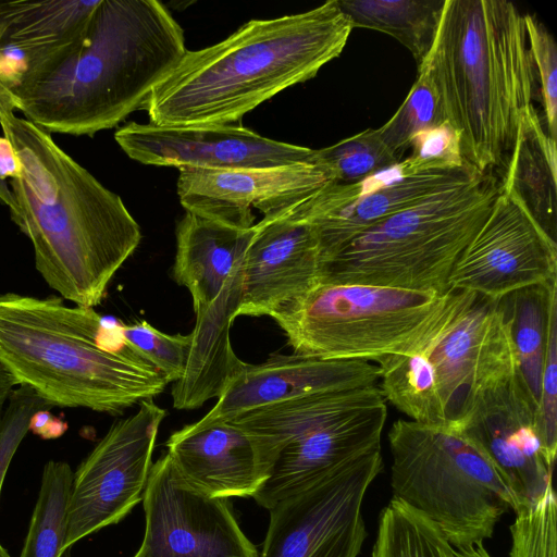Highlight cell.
<instances>
[{"label": "cell", "mask_w": 557, "mask_h": 557, "mask_svg": "<svg viewBox=\"0 0 557 557\" xmlns=\"http://www.w3.org/2000/svg\"><path fill=\"white\" fill-rule=\"evenodd\" d=\"M318 162L331 183H354L400 162L382 140L377 128H368L330 147L317 150Z\"/></svg>", "instance_id": "obj_30"}, {"label": "cell", "mask_w": 557, "mask_h": 557, "mask_svg": "<svg viewBox=\"0 0 557 557\" xmlns=\"http://www.w3.org/2000/svg\"><path fill=\"white\" fill-rule=\"evenodd\" d=\"M319 235L289 213L255 224L243 264L238 315H271L320 283Z\"/></svg>", "instance_id": "obj_19"}, {"label": "cell", "mask_w": 557, "mask_h": 557, "mask_svg": "<svg viewBox=\"0 0 557 557\" xmlns=\"http://www.w3.org/2000/svg\"><path fill=\"white\" fill-rule=\"evenodd\" d=\"M141 502L145 534L133 557H259L228 499L191 487L168 453L152 463Z\"/></svg>", "instance_id": "obj_13"}, {"label": "cell", "mask_w": 557, "mask_h": 557, "mask_svg": "<svg viewBox=\"0 0 557 557\" xmlns=\"http://www.w3.org/2000/svg\"><path fill=\"white\" fill-rule=\"evenodd\" d=\"M14 386H16V384L13 377L3 367L0 366V417L11 392L14 389Z\"/></svg>", "instance_id": "obj_40"}, {"label": "cell", "mask_w": 557, "mask_h": 557, "mask_svg": "<svg viewBox=\"0 0 557 557\" xmlns=\"http://www.w3.org/2000/svg\"><path fill=\"white\" fill-rule=\"evenodd\" d=\"M0 557H12L9 552L0 543Z\"/></svg>", "instance_id": "obj_43"}, {"label": "cell", "mask_w": 557, "mask_h": 557, "mask_svg": "<svg viewBox=\"0 0 557 557\" xmlns=\"http://www.w3.org/2000/svg\"><path fill=\"white\" fill-rule=\"evenodd\" d=\"M557 148L534 106L518 127L505 169L502 191L512 197L536 224L556 242Z\"/></svg>", "instance_id": "obj_25"}, {"label": "cell", "mask_w": 557, "mask_h": 557, "mask_svg": "<svg viewBox=\"0 0 557 557\" xmlns=\"http://www.w3.org/2000/svg\"><path fill=\"white\" fill-rule=\"evenodd\" d=\"M4 88H5V87H4V86H2V85L0 84V92H1Z\"/></svg>", "instance_id": "obj_45"}, {"label": "cell", "mask_w": 557, "mask_h": 557, "mask_svg": "<svg viewBox=\"0 0 557 557\" xmlns=\"http://www.w3.org/2000/svg\"><path fill=\"white\" fill-rule=\"evenodd\" d=\"M458 429L500 474L519 509L536 503L553 484L555 460L544 446L537 407L517 372L486 391Z\"/></svg>", "instance_id": "obj_17"}, {"label": "cell", "mask_w": 557, "mask_h": 557, "mask_svg": "<svg viewBox=\"0 0 557 557\" xmlns=\"http://www.w3.org/2000/svg\"><path fill=\"white\" fill-rule=\"evenodd\" d=\"M515 513L509 557H557V500L553 484L536 503Z\"/></svg>", "instance_id": "obj_32"}, {"label": "cell", "mask_w": 557, "mask_h": 557, "mask_svg": "<svg viewBox=\"0 0 557 557\" xmlns=\"http://www.w3.org/2000/svg\"><path fill=\"white\" fill-rule=\"evenodd\" d=\"M166 411L152 399L116 421L73 473L63 550L123 520L143 500Z\"/></svg>", "instance_id": "obj_11"}, {"label": "cell", "mask_w": 557, "mask_h": 557, "mask_svg": "<svg viewBox=\"0 0 557 557\" xmlns=\"http://www.w3.org/2000/svg\"><path fill=\"white\" fill-rule=\"evenodd\" d=\"M387 417L377 385L261 406L231 421L260 440L274 465L252 497L271 509L370 455L381 453Z\"/></svg>", "instance_id": "obj_8"}, {"label": "cell", "mask_w": 557, "mask_h": 557, "mask_svg": "<svg viewBox=\"0 0 557 557\" xmlns=\"http://www.w3.org/2000/svg\"><path fill=\"white\" fill-rule=\"evenodd\" d=\"M67 428V422L54 417L50 409L35 412L29 422V431L44 440L59 438L66 432Z\"/></svg>", "instance_id": "obj_38"}, {"label": "cell", "mask_w": 557, "mask_h": 557, "mask_svg": "<svg viewBox=\"0 0 557 557\" xmlns=\"http://www.w3.org/2000/svg\"><path fill=\"white\" fill-rule=\"evenodd\" d=\"M447 121L436 88L423 71L395 114L379 129L389 151L399 160L419 132Z\"/></svg>", "instance_id": "obj_31"}, {"label": "cell", "mask_w": 557, "mask_h": 557, "mask_svg": "<svg viewBox=\"0 0 557 557\" xmlns=\"http://www.w3.org/2000/svg\"><path fill=\"white\" fill-rule=\"evenodd\" d=\"M0 366L51 407L111 416L169 384L127 344L122 323L55 295L0 294Z\"/></svg>", "instance_id": "obj_5"}, {"label": "cell", "mask_w": 557, "mask_h": 557, "mask_svg": "<svg viewBox=\"0 0 557 557\" xmlns=\"http://www.w3.org/2000/svg\"><path fill=\"white\" fill-rule=\"evenodd\" d=\"M383 468L376 453L276 503L259 557H358L363 499Z\"/></svg>", "instance_id": "obj_12"}, {"label": "cell", "mask_w": 557, "mask_h": 557, "mask_svg": "<svg viewBox=\"0 0 557 557\" xmlns=\"http://www.w3.org/2000/svg\"><path fill=\"white\" fill-rule=\"evenodd\" d=\"M375 362L385 399L409 420L456 429L486 391L516 373L497 300L463 290L418 349Z\"/></svg>", "instance_id": "obj_6"}, {"label": "cell", "mask_w": 557, "mask_h": 557, "mask_svg": "<svg viewBox=\"0 0 557 557\" xmlns=\"http://www.w3.org/2000/svg\"><path fill=\"white\" fill-rule=\"evenodd\" d=\"M456 557H492L484 546V543L455 547Z\"/></svg>", "instance_id": "obj_41"}, {"label": "cell", "mask_w": 557, "mask_h": 557, "mask_svg": "<svg viewBox=\"0 0 557 557\" xmlns=\"http://www.w3.org/2000/svg\"><path fill=\"white\" fill-rule=\"evenodd\" d=\"M418 71L436 88L465 161L481 173L506 169L540 94L524 14L505 0H446Z\"/></svg>", "instance_id": "obj_4"}, {"label": "cell", "mask_w": 557, "mask_h": 557, "mask_svg": "<svg viewBox=\"0 0 557 557\" xmlns=\"http://www.w3.org/2000/svg\"><path fill=\"white\" fill-rule=\"evenodd\" d=\"M0 417V494L10 463L29 431L33 414L52 407L27 386L14 388Z\"/></svg>", "instance_id": "obj_36"}, {"label": "cell", "mask_w": 557, "mask_h": 557, "mask_svg": "<svg viewBox=\"0 0 557 557\" xmlns=\"http://www.w3.org/2000/svg\"><path fill=\"white\" fill-rule=\"evenodd\" d=\"M409 148L411 152L405 158L416 172L470 165L463 159L459 134L448 121L419 132Z\"/></svg>", "instance_id": "obj_35"}, {"label": "cell", "mask_w": 557, "mask_h": 557, "mask_svg": "<svg viewBox=\"0 0 557 557\" xmlns=\"http://www.w3.org/2000/svg\"><path fill=\"white\" fill-rule=\"evenodd\" d=\"M21 173V164L12 144L4 137H0V181L7 182L17 177Z\"/></svg>", "instance_id": "obj_39"}, {"label": "cell", "mask_w": 557, "mask_h": 557, "mask_svg": "<svg viewBox=\"0 0 557 557\" xmlns=\"http://www.w3.org/2000/svg\"><path fill=\"white\" fill-rule=\"evenodd\" d=\"M243 264L233 272L218 298L194 309L196 324L190 333L186 366L171 389L175 409H196L211 398H219L244 364L230 339L231 325L240 306Z\"/></svg>", "instance_id": "obj_23"}, {"label": "cell", "mask_w": 557, "mask_h": 557, "mask_svg": "<svg viewBox=\"0 0 557 557\" xmlns=\"http://www.w3.org/2000/svg\"><path fill=\"white\" fill-rule=\"evenodd\" d=\"M537 413L544 446L548 456L555 460L557 451V320L550 330Z\"/></svg>", "instance_id": "obj_37"}, {"label": "cell", "mask_w": 557, "mask_h": 557, "mask_svg": "<svg viewBox=\"0 0 557 557\" xmlns=\"http://www.w3.org/2000/svg\"><path fill=\"white\" fill-rule=\"evenodd\" d=\"M393 498L433 523L454 547L491 539L518 503L459 430L398 419L388 431Z\"/></svg>", "instance_id": "obj_9"}, {"label": "cell", "mask_w": 557, "mask_h": 557, "mask_svg": "<svg viewBox=\"0 0 557 557\" xmlns=\"http://www.w3.org/2000/svg\"><path fill=\"white\" fill-rule=\"evenodd\" d=\"M352 26L330 0L309 11L251 20L224 40L186 51L141 110L161 126L228 125L344 50Z\"/></svg>", "instance_id": "obj_3"}, {"label": "cell", "mask_w": 557, "mask_h": 557, "mask_svg": "<svg viewBox=\"0 0 557 557\" xmlns=\"http://www.w3.org/2000/svg\"><path fill=\"white\" fill-rule=\"evenodd\" d=\"M371 557H456V550L433 523L392 498L381 511Z\"/></svg>", "instance_id": "obj_29"}, {"label": "cell", "mask_w": 557, "mask_h": 557, "mask_svg": "<svg viewBox=\"0 0 557 557\" xmlns=\"http://www.w3.org/2000/svg\"><path fill=\"white\" fill-rule=\"evenodd\" d=\"M255 225L230 227L186 212L176 227L175 282L185 286L194 309L212 302L233 272L244 262Z\"/></svg>", "instance_id": "obj_24"}, {"label": "cell", "mask_w": 557, "mask_h": 557, "mask_svg": "<svg viewBox=\"0 0 557 557\" xmlns=\"http://www.w3.org/2000/svg\"><path fill=\"white\" fill-rule=\"evenodd\" d=\"M122 333L135 352L154 367L168 383L181 379L190 346V334L170 335L146 321L122 324Z\"/></svg>", "instance_id": "obj_33"}, {"label": "cell", "mask_w": 557, "mask_h": 557, "mask_svg": "<svg viewBox=\"0 0 557 557\" xmlns=\"http://www.w3.org/2000/svg\"><path fill=\"white\" fill-rule=\"evenodd\" d=\"M529 46L540 83V98L544 110V125L557 139V47L554 37L542 22L524 14Z\"/></svg>", "instance_id": "obj_34"}, {"label": "cell", "mask_w": 557, "mask_h": 557, "mask_svg": "<svg viewBox=\"0 0 557 557\" xmlns=\"http://www.w3.org/2000/svg\"><path fill=\"white\" fill-rule=\"evenodd\" d=\"M114 139L146 165L184 169H256L317 162V150L277 141L242 125L161 126L128 123Z\"/></svg>", "instance_id": "obj_16"}, {"label": "cell", "mask_w": 557, "mask_h": 557, "mask_svg": "<svg viewBox=\"0 0 557 557\" xmlns=\"http://www.w3.org/2000/svg\"><path fill=\"white\" fill-rule=\"evenodd\" d=\"M157 0H101L84 36L9 90L12 108L49 134L89 136L141 110L186 53Z\"/></svg>", "instance_id": "obj_2"}, {"label": "cell", "mask_w": 557, "mask_h": 557, "mask_svg": "<svg viewBox=\"0 0 557 557\" xmlns=\"http://www.w3.org/2000/svg\"><path fill=\"white\" fill-rule=\"evenodd\" d=\"M446 0H337L354 27L385 33L397 39L418 66L434 42Z\"/></svg>", "instance_id": "obj_27"}, {"label": "cell", "mask_w": 557, "mask_h": 557, "mask_svg": "<svg viewBox=\"0 0 557 557\" xmlns=\"http://www.w3.org/2000/svg\"><path fill=\"white\" fill-rule=\"evenodd\" d=\"M330 183L327 171L317 161L275 168L184 169L176 189L186 212L248 230L255 225L252 209L264 219L280 216Z\"/></svg>", "instance_id": "obj_18"}, {"label": "cell", "mask_w": 557, "mask_h": 557, "mask_svg": "<svg viewBox=\"0 0 557 557\" xmlns=\"http://www.w3.org/2000/svg\"><path fill=\"white\" fill-rule=\"evenodd\" d=\"M555 280L557 243L500 188L486 219L454 265L448 286L497 300L513 290Z\"/></svg>", "instance_id": "obj_15"}, {"label": "cell", "mask_w": 557, "mask_h": 557, "mask_svg": "<svg viewBox=\"0 0 557 557\" xmlns=\"http://www.w3.org/2000/svg\"><path fill=\"white\" fill-rule=\"evenodd\" d=\"M101 0L0 1V84L8 90L86 33Z\"/></svg>", "instance_id": "obj_22"}, {"label": "cell", "mask_w": 557, "mask_h": 557, "mask_svg": "<svg viewBox=\"0 0 557 557\" xmlns=\"http://www.w3.org/2000/svg\"><path fill=\"white\" fill-rule=\"evenodd\" d=\"M497 305L508 327L517 375L539 410L550 330L557 320V280L513 290Z\"/></svg>", "instance_id": "obj_26"}, {"label": "cell", "mask_w": 557, "mask_h": 557, "mask_svg": "<svg viewBox=\"0 0 557 557\" xmlns=\"http://www.w3.org/2000/svg\"><path fill=\"white\" fill-rule=\"evenodd\" d=\"M74 471L65 461L49 460L20 557H61L67 534V507Z\"/></svg>", "instance_id": "obj_28"}, {"label": "cell", "mask_w": 557, "mask_h": 557, "mask_svg": "<svg viewBox=\"0 0 557 557\" xmlns=\"http://www.w3.org/2000/svg\"><path fill=\"white\" fill-rule=\"evenodd\" d=\"M165 447L182 478L214 498H252L274 463L260 440L231 420L186 424Z\"/></svg>", "instance_id": "obj_20"}, {"label": "cell", "mask_w": 557, "mask_h": 557, "mask_svg": "<svg viewBox=\"0 0 557 557\" xmlns=\"http://www.w3.org/2000/svg\"><path fill=\"white\" fill-rule=\"evenodd\" d=\"M379 368L370 361L273 355L245 363L203 421L231 420L255 408L307 395L374 386Z\"/></svg>", "instance_id": "obj_21"}, {"label": "cell", "mask_w": 557, "mask_h": 557, "mask_svg": "<svg viewBox=\"0 0 557 557\" xmlns=\"http://www.w3.org/2000/svg\"><path fill=\"white\" fill-rule=\"evenodd\" d=\"M0 205L5 206L8 209L13 206V197L7 182L0 181Z\"/></svg>", "instance_id": "obj_42"}, {"label": "cell", "mask_w": 557, "mask_h": 557, "mask_svg": "<svg viewBox=\"0 0 557 557\" xmlns=\"http://www.w3.org/2000/svg\"><path fill=\"white\" fill-rule=\"evenodd\" d=\"M500 188L493 173H480L380 221L322 263L320 283L447 293Z\"/></svg>", "instance_id": "obj_7"}, {"label": "cell", "mask_w": 557, "mask_h": 557, "mask_svg": "<svg viewBox=\"0 0 557 557\" xmlns=\"http://www.w3.org/2000/svg\"><path fill=\"white\" fill-rule=\"evenodd\" d=\"M480 173L471 165L416 172L404 158L357 182L330 183L287 213L315 228L323 263L372 225Z\"/></svg>", "instance_id": "obj_14"}, {"label": "cell", "mask_w": 557, "mask_h": 557, "mask_svg": "<svg viewBox=\"0 0 557 557\" xmlns=\"http://www.w3.org/2000/svg\"><path fill=\"white\" fill-rule=\"evenodd\" d=\"M455 293L319 283L270 317L296 354L376 361L418 349L448 312Z\"/></svg>", "instance_id": "obj_10"}, {"label": "cell", "mask_w": 557, "mask_h": 557, "mask_svg": "<svg viewBox=\"0 0 557 557\" xmlns=\"http://www.w3.org/2000/svg\"><path fill=\"white\" fill-rule=\"evenodd\" d=\"M0 127L21 164L9 180L10 216L33 246L36 270L63 299L98 306L140 243L138 223L51 134L15 115L8 97L0 98Z\"/></svg>", "instance_id": "obj_1"}, {"label": "cell", "mask_w": 557, "mask_h": 557, "mask_svg": "<svg viewBox=\"0 0 557 557\" xmlns=\"http://www.w3.org/2000/svg\"><path fill=\"white\" fill-rule=\"evenodd\" d=\"M61 557H71V549L65 550V552L61 555Z\"/></svg>", "instance_id": "obj_44"}]
</instances>
